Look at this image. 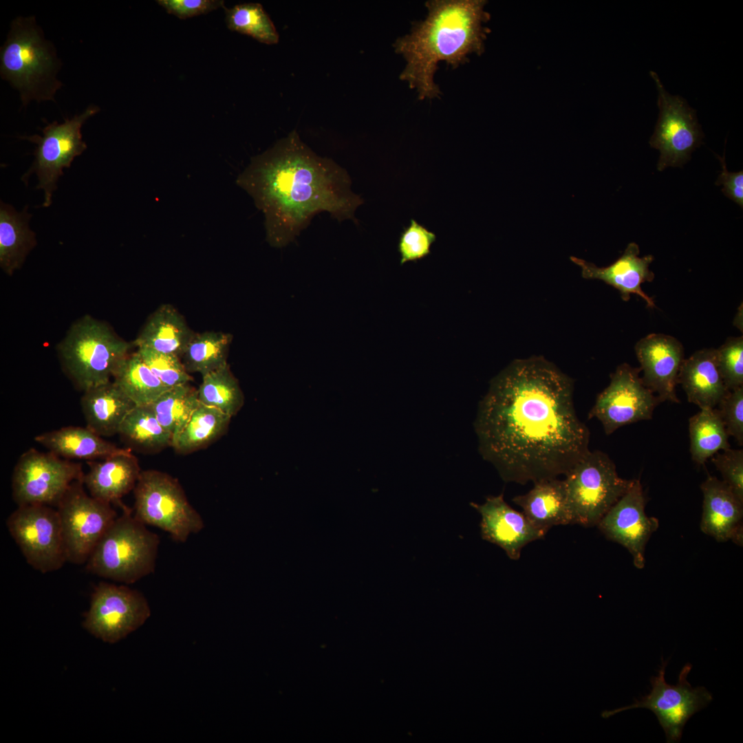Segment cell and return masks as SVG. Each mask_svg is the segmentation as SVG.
<instances>
[{"label":"cell","instance_id":"obj_1","mask_svg":"<svg viewBox=\"0 0 743 743\" xmlns=\"http://www.w3.org/2000/svg\"><path fill=\"white\" fill-rule=\"evenodd\" d=\"M572 380L541 356L516 359L490 383L474 428L479 452L506 482L566 475L589 451Z\"/></svg>","mask_w":743,"mask_h":743},{"label":"cell","instance_id":"obj_2","mask_svg":"<svg viewBox=\"0 0 743 743\" xmlns=\"http://www.w3.org/2000/svg\"><path fill=\"white\" fill-rule=\"evenodd\" d=\"M351 182L344 169L318 156L295 131L252 158L237 179L263 213L266 240L275 248L292 241L321 212L358 224L354 213L363 200Z\"/></svg>","mask_w":743,"mask_h":743},{"label":"cell","instance_id":"obj_3","mask_svg":"<svg viewBox=\"0 0 743 743\" xmlns=\"http://www.w3.org/2000/svg\"><path fill=\"white\" fill-rule=\"evenodd\" d=\"M484 0H429L425 19L413 23L410 33L393 44L406 65L400 78L415 89L418 99L440 98L434 81L440 62L452 69L468 62L469 55L481 54L489 20Z\"/></svg>","mask_w":743,"mask_h":743},{"label":"cell","instance_id":"obj_4","mask_svg":"<svg viewBox=\"0 0 743 743\" xmlns=\"http://www.w3.org/2000/svg\"><path fill=\"white\" fill-rule=\"evenodd\" d=\"M118 516L100 538L88 560L86 570L126 585L155 570L160 537L122 504Z\"/></svg>","mask_w":743,"mask_h":743},{"label":"cell","instance_id":"obj_5","mask_svg":"<svg viewBox=\"0 0 743 743\" xmlns=\"http://www.w3.org/2000/svg\"><path fill=\"white\" fill-rule=\"evenodd\" d=\"M131 347L107 325L85 316L70 327L58 352L64 369L84 391L110 381Z\"/></svg>","mask_w":743,"mask_h":743},{"label":"cell","instance_id":"obj_6","mask_svg":"<svg viewBox=\"0 0 743 743\" xmlns=\"http://www.w3.org/2000/svg\"><path fill=\"white\" fill-rule=\"evenodd\" d=\"M0 59L2 78L19 89L23 104L31 99H52L61 86L54 76L57 59L34 18L13 21Z\"/></svg>","mask_w":743,"mask_h":743},{"label":"cell","instance_id":"obj_7","mask_svg":"<svg viewBox=\"0 0 743 743\" xmlns=\"http://www.w3.org/2000/svg\"><path fill=\"white\" fill-rule=\"evenodd\" d=\"M565 476L572 524L584 527L597 526L633 481L621 477L614 462L600 451H590Z\"/></svg>","mask_w":743,"mask_h":743},{"label":"cell","instance_id":"obj_8","mask_svg":"<svg viewBox=\"0 0 743 743\" xmlns=\"http://www.w3.org/2000/svg\"><path fill=\"white\" fill-rule=\"evenodd\" d=\"M133 515L145 525L168 532L184 543L204 528L200 514L191 505L177 480L157 470L141 471L133 489Z\"/></svg>","mask_w":743,"mask_h":743},{"label":"cell","instance_id":"obj_9","mask_svg":"<svg viewBox=\"0 0 743 743\" xmlns=\"http://www.w3.org/2000/svg\"><path fill=\"white\" fill-rule=\"evenodd\" d=\"M83 479L74 482L57 504L67 561L83 564L118 517L111 504L88 495Z\"/></svg>","mask_w":743,"mask_h":743},{"label":"cell","instance_id":"obj_10","mask_svg":"<svg viewBox=\"0 0 743 743\" xmlns=\"http://www.w3.org/2000/svg\"><path fill=\"white\" fill-rule=\"evenodd\" d=\"M667 661L663 662L656 676L650 678V693L636 700L635 702L601 713L603 718L632 709L645 708L651 710L656 716L664 730L667 742H680L682 729L687 720L696 713L707 707L712 700L711 693L704 687L693 688L687 680L692 665L687 663L682 668L678 683L667 684L665 679Z\"/></svg>","mask_w":743,"mask_h":743},{"label":"cell","instance_id":"obj_11","mask_svg":"<svg viewBox=\"0 0 743 743\" xmlns=\"http://www.w3.org/2000/svg\"><path fill=\"white\" fill-rule=\"evenodd\" d=\"M84 474L80 463L30 449L14 466L12 499L17 506H56L70 485L83 479Z\"/></svg>","mask_w":743,"mask_h":743},{"label":"cell","instance_id":"obj_12","mask_svg":"<svg viewBox=\"0 0 743 743\" xmlns=\"http://www.w3.org/2000/svg\"><path fill=\"white\" fill-rule=\"evenodd\" d=\"M6 526L34 570L54 572L67 562L56 509L43 504L18 506L7 518Z\"/></svg>","mask_w":743,"mask_h":743},{"label":"cell","instance_id":"obj_13","mask_svg":"<svg viewBox=\"0 0 743 743\" xmlns=\"http://www.w3.org/2000/svg\"><path fill=\"white\" fill-rule=\"evenodd\" d=\"M649 74L656 86L659 108L655 130L649 140L650 146L660 153L657 169L681 167L701 145L704 133L696 110L682 96L668 93L655 72L651 71Z\"/></svg>","mask_w":743,"mask_h":743},{"label":"cell","instance_id":"obj_14","mask_svg":"<svg viewBox=\"0 0 743 743\" xmlns=\"http://www.w3.org/2000/svg\"><path fill=\"white\" fill-rule=\"evenodd\" d=\"M150 616L141 592L126 584L101 581L94 587L83 625L96 638L113 644L140 627Z\"/></svg>","mask_w":743,"mask_h":743},{"label":"cell","instance_id":"obj_15","mask_svg":"<svg viewBox=\"0 0 743 743\" xmlns=\"http://www.w3.org/2000/svg\"><path fill=\"white\" fill-rule=\"evenodd\" d=\"M640 368L627 363L620 365L611 374L610 383L596 397L588 418H596L606 435L618 428L652 419L660 402L639 376Z\"/></svg>","mask_w":743,"mask_h":743},{"label":"cell","instance_id":"obj_16","mask_svg":"<svg viewBox=\"0 0 743 743\" xmlns=\"http://www.w3.org/2000/svg\"><path fill=\"white\" fill-rule=\"evenodd\" d=\"M98 110V107H89L80 115L65 119L63 123L54 122L47 125L42 130L43 136L24 137L37 144L32 170L39 178L37 189L45 191L43 206L47 207L51 204V197L59 176L63 175V169L69 167L74 158L86 149L80 128Z\"/></svg>","mask_w":743,"mask_h":743},{"label":"cell","instance_id":"obj_17","mask_svg":"<svg viewBox=\"0 0 743 743\" xmlns=\"http://www.w3.org/2000/svg\"><path fill=\"white\" fill-rule=\"evenodd\" d=\"M645 504L642 484L639 480H633L596 526L607 539L627 549L638 569L645 566L647 543L659 526L658 519L647 515Z\"/></svg>","mask_w":743,"mask_h":743},{"label":"cell","instance_id":"obj_18","mask_svg":"<svg viewBox=\"0 0 743 743\" xmlns=\"http://www.w3.org/2000/svg\"><path fill=\"white\" fill-rule=\"evenodd\" d=\"M470 504L482 517V539L502 548L510 559L518 560L524 546L546 535L535 527L522 513L509 506L503 493L488 496L482 504Z\"/></svg>","mask_w":743,"mask_h":743},{"label":"cell","instance_id":"obj_19","mask_svg":"<svg viewBox=\"0 0 743 743\" xmlns=\"http://www.w3.org/2000/svg\"><path fill=\"white\" fill-rule=\"evenodd\" d=\"M635 352L644 385L656 394L660 402L679 403L676 387L685 359L682 344L669 335L650 334L636 344Z\"/></svg>","mask_w":743,"mask_h":743},{"label":"cell","instance_id":"obj_20","mask_svg":"<svg viewBox=\"0 0 743 743\" xmlns=\"http://www.w3.org/2000/svg\"><path fill=\"white\" fill-rule=\"evenodd\" d=\"M638 246L632 242L623 254L613 263L607 267H598L592 263L575 257H571L573 263L581 268V275L587 279L601 280L615 288L621 293L624 301H628L632 294L644 299L648 308L655 307L654 302L642 288L645 282H651L654 274L649 270L654 260L651 255L639 257Z\"/></svg>","mask_w":743,"mask_h":743},{"label":"cell","instance_id":"obj_21","mask_svg":"<svg viewBox=\"0 0 743 743\" xmlns=\"http://www.w3.org/2000/svg\"><path fill=\"white\" fill-rule=\"evenodd\" d=\"M83 484L92 497L121 506V498L133 490L141 473L130 448L98 460L88 461Z\"/></svg>","mask_w":743,"mask_h":743},{"label":"cell","instance_id":"obj_22","mask_svg":"<svg viewBox=\"0 0 743 743\" xmlns=\"http://www.w3.org/2000/svg\"><path fill=\"white\" fill-rule=\"evenodd\" d=\"M678 383L688 401L700 409L715 408L729 393L721 376L716 359V349H703L684 359Z\"/></svg>","mask_w":743,"mask_h":743},{"label":"cell","instance_id":"obj_23","mask_svg":"<svg viewBox=\"0 0 743 743\" xmlns=\"http://www.w3.org/2000/svg\"><path fill=\"white\" fill-rule=\"evenodd\" d=\"M703 494L700 530L717 541L731 539L742 525L743 502L722 480L708 475L700 486Z\"/></svg>","mask_w":743,"mask_h":743},{"label":"cell","instance_id":"obj_24","mask_svg":"<svg viewBox=\"0 0 743 743\" xmlns=\"http://www.w3.org/2000/svg\"><path fill=\"white\" fill-rule=\"evenodd\" d=\"M533 483L528 493L513 499L528 520L546 533L553 526L572 524L563 480L552 477Z\"/></svg>","mask_w":743,"mask_h":743},{"label":"cell","instance_id":"obj_25","mask_svg":"<svg viewBox=\"0 0 743 743\" xmlns=\"http://www.w3.org/2000/svg\"><path fill=\"white\" fill-rule=\"evenodd\" d=\"M80 406L87 427L104 438L118 434L125 417L136 405L110 380L84 391Z\"/></svg>","mask_w":743,"mask_h":743},{"label":"cell","instance_id":"obj_26","mask_svg":"<svg viewBox=\"0 0 743 743\" xmlns=\"http://www.w3.org/2000/svg\"><path fill=\"white\" fill-rule=\"evenodd\" d=\"M34 440L48 451L70 460H103L125 449L106 440L87 427H62L41 433Z\"/></svg>","mask_w":743,"mask_h":743},{"label":"cell","instance_id":"obj_27","mask_svg":"<svg viewBox=\"0 0 743 743\" xmlns=\"http://www.w3.org/2000/svg\"><path fill=\"white\" fill-rule=\"evenodd\" d=\"M194 335L173 306L162 304L147 319L133 343L138 348L182 357Z\"/></svg>","mask_w":743,"mask_h":743},{"label":"cell","instance_id":"obj_28","mask_svg":"<svg viewBox=\"0 0 743 743\" xmlns=\"http://www.w3.org/2000/svg\"><path fill=\"white\" fill-rule=\"evenodd\" d=\"M30 216L26 208L17 213L12 206L1 203L0 265L8 274L20 268L35 245V235L28 227Z\"/></svg>","mask_w":743,"mask_h":743},{"label":"cell","instance_id":"obj_29","mask_svg":"<svg viewBox=\"0 0 743 743\" xmlns=\"http://www.w3.org/2000/svg\"><path fill=\"white\" fill-rule=\"evenodd\" d=\"M118 434L131 448L143 453L157 452L172 444V435L161 425L149 405L135 406Z\"/></svg>","mask_w":743,"mask_h":743},{"label":"cell","instance_id":"obj_30","mask_svg":"<svg viewBox=\"0 0 743 743\" xmlns=\"http://www.w3.org/2000/svg\"><path fill=\"white\" fill-rule=\"evenodd\" d=\"M115 384L136 405H151L169 388L136 352L125 358L113 376Z\"/></svg>","mask_w":743,"mask_h":743},{"label":"cell","instance_id":"obj_31","mask_svg":"<svg viewBox=\"0 0 743 743\" xmlns=\"http://www.w3.org/2000/svg\"><path fill=\"white\" fill-rule=\"evenodd\" d=\"M691 459L702 465L720 451L730 448L729 435L715 408H704L689 420Z\"/></svg>","mask_w":743,"mask_h":743},{"label":"cell","instance_id":"obj_32","mask_svg":"<svg viewBox=\"0 0 743 743\" xmlns=\"http://www.w3.org/2000/svg\"><path fill=\"white\" fill-rule=\"evenodd\" d=\"M231 417L200 402L182 430L172 440L179 453L192 452L211 443L227 429Z\"/></svg>","mask_w":743,"mask_h":743},{"label":"cell","instance_id":"obj_33","mask_svg":"<svg viewBox=\"0 0 743 743\" xmlns=\"http://www.w3.org/2000/svg\"><path fill=\"white\" fill-rule=\"evenodd\" d=\"M231 341L232 335L222 332L195 334L182 355L186 369L203 376L228 365Z\"/></svg>","mask_w":743,"mask_h":743},{"label":"cell","instance_id":"obj_34","mask_svg":"<svg viewBox=\"0 0 743 743\" xmlns=\"http://www.w3.org/2000/svg\"><path fill=\"white\" fill-rule=\"evenodd\" d=\"M199 404L197 389L187 383L168 389L149 406L161 425L172 435L173 440Z\"/></svg>","mask_w":743,"mask_h":743},{"label":"cell","instance_id":"obj_35","mask_svg":"<svg viewBox=\"0 0 743 743\" xmlns=\"http://www.w3.org/2000/svg\"><path fill=\"white\" fill-rule=\"evenodd\" d=\"M197 393L200 403L216 408L231 418L244 404V394L228 365L203 376Z\"/></svg>","mask_w":743,"mask_h":743},{"label":"cell","instance_id":"obj_36","mask_svg":"<svg viewBox=\"0 0 743 743\" xmlns=\"http://www.w3.org/2000/svg\"><path fill=\"white\" fill-rule=\"evenodd\" d=\"M224 9L225 21L230 30L248 35L265 44L278 43L277 29L260 3H245Z\"/></svg>","mask_w":743,"mask_h":743},{"label":"cell","instance_id":"obj_37","mask_svg":"<svg viewBox=\"0 0 743 743\" xmlns=\"http://www.w3.org/2000/svg\"><path fill=\"white\" fill-rule=\"evenodd\" d=\"M136 352L169 389L189 383L193 379L180 357L176 355L160 353L147 348H138Z\"/></svg>","mask_w":743,"mask_h":743},{"label":"cell","instance_id":"obj_38","mask_svg":"<svg viewBox=\"0 0 743 743\" xmlns=\"http://www.w3.org/2000/svg\"><path fill=\"white\" fill-rule=\"evenodd\" d=\"M436 240V235L414 219L404 227L399 237L398 250L400 255V265L408 261L421 260L431 254V247Z\"/></svg>","mask_w":743,"mask_h":743},{"label":"cell","instance_id":"obj_39","mask_svg":"<svg viewBox=\"0 0 743 743\" xmlns=\"http://www.w3.org/2000/svg\"><path fill=\"white\" fill-rule=\"evenodd\" d=\"M718 366L723 381L731 391L743 387V338L730 337L716 349Z\"/></svg>","mask_w":743,"mask_h":743},{"label":"cell","instance_id":"obj_40","mask_svg":"<svg viewBox=\"0 0 743 743\" xmlns=\"http://www.w3.org/2000/svg\"><path fill=\"white\" fill-rule=\"evenodd\" d=\"M711 461L722 476V481L743 502V450L731 448L718 452Z\"/></svg>","mask_w":743,"mask_h":743},{"label":"cell","instance_id":"obj_41","mask_svg":"<svg viewBox=\"0 0 743 743\" xmlns=\"http://www.w3.org/2000/svg\"><path fill=\"white\" fill-rule=\"evenodd\" d=\"M718 411L729 436L743 444V387L733 389L719 402Z\"/></svg>","mask_w":743,"mask_h":743},{"label":"cell","instance_id":"obj_42","mask_svg":"<svg viewBox=\"0 0 743 743\" xmlns=\"http://www.w3.org/2000/svg\"><path fill=\"white\" fill-rule=\"evenodd\" d=\"M158 4L167 13L186 19L225 8L222 0H158Z\"/></svg>","mask_w":743,"mask_h":743},{"label":"cell","instance_id":"obj_43","mask_svg":"<svg viewBox=\"0 0 743 743\" xmlns=\"http://www.w3.org/2000/svg\"><path fill=\"white\" fill-rule=\"evenodd\" d=\"M722 165V172L715 184L722 185V191L725 196L743 207V171L729 172L727 170L724 153L723 156L717 155Z\"/></svg>","mask_w":743,"mask_h":743}]
</instances>
